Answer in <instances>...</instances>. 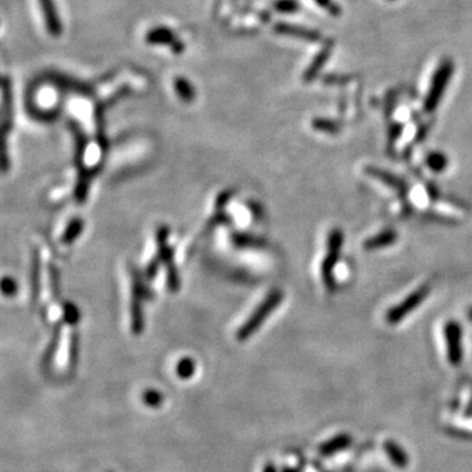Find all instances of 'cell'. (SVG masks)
Returning a JSON list of instances; mask_svg holds the SVG:
<instances>
[{
    "mask_svg": "<svg viewBox=\"0 0 472 472\" xmlns=\"http://www.w3.org/2000/svg\"><path fill=\"white\" fill-rule=\"evenodd\" d=\"M428 294H429V286H422L418 290H415L409 297L405 298L402 303L392 307L391 310L387 311L386 314L387 323L396 324L402 322L408 316V314L418 309V306L427 299Z\"/></svg>",
    "mask_w": 472,
    "mask_h": 472,
    "instance_id": "obj_1",
    "label": "cell"
},
{
    "mask_svg": "<svg viewBox=\"0 0 472 472\" xmlns=\"http://www.w3.org/2000/svg\"><path fill=\"white\" fill-rule=\"evenodd\" d=\"M281 299H283V294L280 291H271L267 299L264 300V303H261V306L257 309L255 315H252V318L244 324L243 328L238 334V338L244 340V338H248L252 332H255L261 322H264L267 319L270 311L274 310L278 306Z\"/></svg>",
    "mask_w": 472,
    "mask_h": 472,
    "instance_id": "obj_2",
    "label": "cell"
},
{
    "mask_svg": "<svg viewBox=\"0 0 472 472\" xmlns=\"http://www.w3.org/2000/svg\"><path fill=\"white\" fill-rule=\"evenodd\" d=\"M342 232L340 229H332L329 238H328V255L324 258L323 263V276L324 281L327 286L332 287L334 278H332V271L335 268V264H338V256H340V249L342 245Z\"/></svg>",
    "mask_w": 472,
    "mask_h": 472,
    "instance_id": "obj_3",
    "label": "cell"
},
{
    "mask_svg": "<svg viewBox=\"0 0 472 472\" xmlns=\"http://www.w3.org/2000/svg\"><path fill=\"white\" fill-rule=\"evenodd\" d=\"M451 72H453V65H450V63L442 65L440 70L435 72L434 79H433L432 88H431L428 99L425 101V108L428 110H433L437 107L440 99L442 97V94L445 91L446 84L450 79Z\"/></svg>",
    "mask_w": 472,
    "mask_h": 472,
    "instance_id": "obj_4",
    "label": "cell"
},
{
    "mask_svg": "<svg viewBox=\"0 0 472 472\" xmlns=\"http://www.w3.org/2000/svg\"><path fill=\"white\" fill-rule=\"evenodd\" d=\"M445 338L449 360L453 364H458L462 358V329L458 323L449 322L446 324Z\"/></svg>",
    "mask_w": 472,
    "mask_h": 472,
    "instance_id": "obj_5",
    "label": "cell"
},
{
    "mask_svg": "<svg viewBox=\"0 0 472 472\" xmlns=\"http://www.w3.org/2000/svg\"><path fill=\"white\" fill-rule=\"evenodd\" d=\"M40 1L41 10L45 19V25L49 30V33L53 37H58L62 33V25L59 21V16L57 14L54 0H39Z\"/></svg>",
    "mask_w": 472,
    "mask_h": 472,
    "instance_id": "obj_6",
    "label": "cell"
},
{
    "mask_svg": "<svg viewBox=\"0 0 472 472\" xmlns=\"http://www.w3.org/2000/svg\"><path fill=\"white\" fill-rule=\"evenodd\" d=\"M398 239V235L396 232H393L392 229H386L384 232H380L376 236H373L371 239L366 240L365 242V249H377V248H383V247H387V245H391V244L395 243Z\"/></svg>",
    "mask_w": 472,
    "mask_h": 472,
    "instance_id": "obj_7",
    "label": "cell"
},
{
    "mask_svg": "<svg viewBox=\"0 0 472 472\" xmlns=\"http://www.w3.org/2000/svg\"><path fill=\"white\" fill-rule=\"evenodd\" d=\"M146 41L155 45H171L175 42V34L170 28L158 27L150 30Z\"/></svg>",
    "mask_w": 472,
    "mask_h": 472,
    "instance_id": "obj_8",
    "label": "cell"
},
{
    "mask_svg": "<svg viewBox=\"0 0 472 472\" xmlns=\"http://www.w3.org/2000/svg\"><path fill=\"white\" fill-rule=\"evenodd\" d=\"M175 90L176 92L180 94V97L187 100V101H190L194 99V90L190 85V83L184 78H176Z\"/></svg>",
    "mask_w": 472,
    "mask_h": 472,
    "instance_id": "obj_9",
    "label": "cell"
},
{
    "mask_svg": "<svg viewBox=\"0 0 472 472\" xmlns=\"http://www.w3.org/2000/svg\"><path fill=\"white\" fill-rule=\"evenodd\" d=\"M428 163H429L431 168L434 170V171H442V170H445L447 161H446L444 155L435 154V155H432V156H431V159H429V162Z\"/></svg>",
    "mask_w": 472,
    "mask_h": 472,
    "instance_id": "obj_10",
    "label": "cell"
},
{
    "mask_svg": "<svg viewBox=\"0 0 472 472\" xmlns=\"http://www.w3.org/2000/svg\"><path fill=\"white\" fill-rule=\"evenodd\" d=\"M297 4L294 0H280L277 4H276V8L280 11V12H289V11H293L296 10Z\"/></svg>",
    "mask_w": 472,
    "mask_h": 472,
    "instance_id": "obj_11",
    "label": "cell"
},
{
    "mask_svg": "<svg viewBox=\"0 0 472 472\" xmlns=\"http://www.w3.org/2000/svg\"><path fill=\"white\" fill-rule=\"evenodd\" d=\"M469 319L472 322V309H470V311H469Z\"/></svg>",
    "mask_w": 472,
    "mask_h": 472,
    "instance_id": "obj_12",
    "label": "cell"
}]
</instances>
